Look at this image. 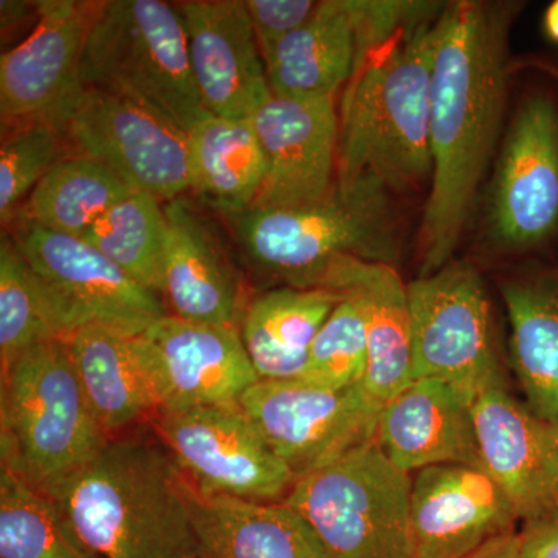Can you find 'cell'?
<instances>
[{"instance_id": "cell-1", "label": "cell", "mask_w": 558, "mask_h": 558, "mask_svg": "<svg viewBox=\"0 0 558 558\" xmlns=\"http://www.w3.org/2000/svg\"><path fill=\"white\" fill-rule=\"evenodd\" d=\"M517 7L459 0L436 20L429 89L433 171L418 233L421 275L450 264L494 156L508 95Z\"/></svg>"}, {"instance_id": "cell-2", "label": "cell", "mask_w": 558, "mask_h": 558, "mask_svg": "<svg viewBox=\"0 0 558 558\" xmlns=\"http://www.w3.org/2000/svg\"><path fill=\"white\" fill-rule=\"evenodd\" d=\"M46 494L97 558H199L190 481L159 439L113 436Z\"/></svg>"}, {"instance_id": "cell-3", "label": "cell", "mask_w": 558, "mask_h": 558, "mask_svg": "<svg viewBox=\"0 0 558 558\" xmlns=\"http://www.w3.org/2000/svg\"><path fill=\"white\" fill-rule=\"evenodd\" d=\"M436 20L422 13L355 62L341 98L337 179L371 180L387 191L417 189L432 179Z\"/></svg>"}, {"instance_id": "cell-4", "label": "cell", "mask_w": 558, "mask_h": 558, "mask_svg": "<svg viewBox=\"0 0 558 558\" xmlns=\"http://www.w3.org/2000/svg\"><path fill=\"white\" fill-rule=\"evenodd\" d=\"M387 193L371 180L336 179L325 197L310 204L226 218L253 266L288 288L318 289L337 260L391 264L396 241Z\"/></svg>"}, {"instance_id": "cell-5", "label": "cell", "mask_w": 558, "mask_h": 558, "mask_svg": "<svg viewBox=\"0 0 558 558\" xmlns=\"http://www.w3.org/2000/svg\"><path fill=\"white\" fill-rule=\"evenodd\" d=\"M109 439L81 387L68 341L28 349L2 374V468L47 492Z\"/></svg>"}, {"instance_id": "cell-6", "label": "cell", "mask_w": 558, "mask_h": 558, "mask_svg": "<svg viewBox=\"0 0 558 558\" xmlns=\"http://www.w3.org/2000/svg\"><path fill=\"white\" fill-rule=\"evenodd\" d=\"M81 84L137 102L186 134L211 116L191 72L178 10L163 0L101 2L84 49Z\"/></svg>"}, {"instance_id": "cell-7", "label": "cell", "mask_w": 558, "mask_h": 558, "mask_svg": "<svg viewBox=\"0 0 558 558\" xmlns=\"http://www.w3.org/2000/svg\"><path fill=\"white\" fill-rule=\"evenodd\" d=\"M411 483L374 439L301 476L282 502L310 523L330 558H411Z\"/></svg>"}, {"instance_id": "cell-8", "label": "cell", "mask_w": 558, "mask_h": 558, "mask_svg": "<svg viewBox=\"0 0 558 558\" xmlns=\"http://www.w3.org/2000/svg\"><path fill=\"white\" fill-rule=\"evenodd\" d=\"M413 379L446 381L475 402L506 387L486 284L475 267L450 263L409 282Z\"/></svg>"}, {"instance_id": "cell-9", "label": "cell", "mask_w": 558, "mask_h": 558, "mask_svg": "<svg viewBox=\"0 0 558 558\" xmlns=\"http://www.w3.org/2000/svg\"><path fill=\"white\" fill-rule=\"evenodd\" d=\"M154 433L202 494L282 502L296 476L238 405L160 410Z\"/></svg>"}, {"instance_id": "cell-10", "label": "cell", "mask_w": 558, "mask_h": 558, "mask_svg": "<svg viewBox=\"0 0 558 558\" xmlns=\"http://www.w3.org/2000/svg\"><path fill=\"white\" fill-rule=\"evenodd\" d=\"M240 407L296 480L376 439L381 405L365 385L259 380Z\"/></svg>"}, {"instance_id": "cell-11", "label": "cell", "mask_w": 558, "mask_h": 558, "mask_svg": "<svg viewBox=\"0 0 558 558\" xmlns=\"http://www.w3.org/2000/svg\"><path fill=\"white\" fill-rule=\"evenodd\" d=\"M57 126L140 193L168 204L190 191L189 134L137 102L83 87Z\"/></svg>"}, {"instance_id": "cell-12", "label": "cell", "mask_w": 558, "mask_h": 558, "mask_svg": "<svg viewBox=\"0 0 558 558\" xmlns=\"http://www.w3.org/2000/svg\"><path fill=\"white\" fill-rule=\"evenodd\" d=\"M488 233L508 250H529L558 231V109L546 95L520 106L498 154L487 199Z\"/></svg>"}, {"instance_id": "cell-13", "label": "cell", "mask_w": 558, "mask_h": 558, "mask_svg": "<svg viewBox=\"0 0 558 558\" xmlns=\"http://www.w3.org/2000/svg\"><path fill=\"white\" fill-rule=\"evenodd\" d=\"M38 21L20 46L0 58V116L3 128L31 121L57 126L83 90L81 64L101 2L46 0Z\"/></svg>"}, {"instance_id": "cell-14", "label": "cell", "mask_w": 558, "mask_h": 558, "mask_svg": "<svg viewBox=\"0 0 558 558\" xmlns=\"http://www.w3.org/2000/svg\"><path fill=\"white\" fill-rule=\"evenodd\" d=\"M134 339L160 410L238 405L260 380L240 329L170 314Z\"/></svg>"}, {"instance_id": "cell-15", "label": "cell", "mask_w": 558, "mask_h": 558, "mask_svg": "<svg viewBox=\"0 0 558 558\" xmlns=\"http://www.w3.org/2000/svg\"><path fill=\"white\" fill-rule=\"evenodd\" d=\"M9 229L33 269L90 323L140 336L170 315L159 295L128 277L83 238L43 229L21 218Z\"/></svg>"}, {"instance_id": "cell-16", "label": "cell", "mask_w": 558, "mask_h": 558, "mask_svg": "<svg viewBox=\"0 0 558 558\" xmlns=\"http://www.w3.org/2000/svg\"><path fill=\"white\" fill-rule=\"evenodd\" d=\"M520 519L501 486L483 468L435 465L413 475L411 558H468Z\"/></svg>"}, {"instance_id": "cell-17", "label": "cell", "mask_w": 558, "mask_h": 558, "mask_svg": "<svg viewBox=\"0 0 558 558\" xmlns=\"http://www.w3.org/2000/svg\"><path fill=\"white\" fill-rule=\"evenodd\" d=\"M174 7L205 108L222 119H252L271 90L245 2L182 0Z\"/></svg>"}, {"instance_id": "cell-18", "label": "cell", "mask_w": 558, "mask_h": 558, "mask_svg": "<svg viewBox=\"0 0 558 558\" xmlns=\"http://www.w3.org/2000/svg\"><path fill=\"white\" fill-rule=\"evenodd\" d=\"M266 156V182L253 208H289L332 190L339 161L336 98L275 97L252 117Z\"/></svg>"}, {"instance_id": "cell-19", "label": "cell", "mask_w": 558, "mask_h": 558, "mask_svg": "<svg viewBox=\"0 0 558 558\" xmlns=\"http://www.w3.org/2000/svg\"><path fill=\"white\" fill-rule=\"evenodd\" d=\"M481 468L508 495L520 523L558 508V422L535 414L506 387L473 402Z\"/></svg>"}, {"instance_id": "cell-20", "label": "cell", "mask_w": 558, "mask_h": 558, "mask_svg": "<svg viewBox=\"0 0 558 558\" xmlns=\"http://www.w3.org/2000/svg\"><path fill=\"white\" fill-rule=\"evenodd\" d=\"M376 442L414 475L435 465L481 468L473 403L446 381L413 379L381 407Z\"/></svg>"}, {"instance_id": "cell-21", "label": "cell", "mask_w": 558, "mask_h": 558, "mask_svg": "<svg viewBox=\"0 0 558 558\" xmlns=\"http://www.w3.org/2000/svg\"><path fill=\"white\" fill-rule=\"evenodd\" d=\"M168 233L163 296L171 315L202 325L240 329L244 288L218 234L185 196L165 204Z\"/></svg>"}, {"instance_id": "cell-22", "label": "cell", "mask_w": 558, "mask_h": 558, "mask_svg": "<svg viewBox=\"0 0 558 558\" xmlns=\"http://www.w3.org/2000/svg\"><path fill=\"white\" fill-rule=\"evenodd\" d=\"M318 289L351 300L365 322L368 373L363 381L381 407L413 380L409 284L391 264L337 260Z\"/></svg>"}, {"instance_id": "cell-23", "label": "cell", "mask_w": 558, "mask_h": 558, "mask_svg": "<svg viewBox=\"0 0 558 558\" xmlns=\"http://www.w3.org/2000/svg\"><path fill=\"white\" fill-rule=\"evenodd\" d=\"M199 558H330L306 520L284 502L207 495L191 486Z\"/></svg>"}, {"instance_id": "cell-24", "label": "cell", "mask_w": 558, "mask_h": 558, "mask_svg": "<svg viewBox=\"0 0 558 558\" xmlns=\"http://www.w3.org/2000/svg\"><path fill=\"white\" fill-rule=\"evenodd\" d=\"M359 58L354 0H325L310 22L279 40L264 58L275 97L336 98Z\"/></svg>"}, {"instance_id": "cell-25", "label": "cell", "mask_w": 558, "mask_h": 558, "mask_svg": "<svg viewBox=\"0 0 558 558\" xmlns=\"http://www.w3.org/2000/svg\"><path fill=\"white\" fill-rule=\"evenodd\" d=\"M134 337L90 323L65 340L84 395L109 438L160 410Z\"/></svg>"}, {"instance_id": "cell-26", "label": "cell", "mask_w": 558, "mask_h": 558, "mask_svg": "<svg viewBox=\"0 0 558 558\" xmlns=\"http://www.w3.org/2000/svg\"><path fill=\"white\" fill-rule=\"evenodd\" d=\"M340 301L332 290L286 286L247 304L240 332L259 379H299L315 337Z\"/></svg>"}, {"instance_id": "cell-27", "label": "cell", "mask_w": 558, "mask_h": 558, "mask_svg": "<svg viewBox=\"0 0 558 558\" xmlns=\"http://www.w3.org/2000/svg\"><path fill=\"white\" fill-rule=\"evenodd\" d=\"M510 325V363L524 403L558 422V270L512 279L501 288Z\"/></svg>"}, {"instance_id": "cell-28", "label": "cell", "mask_w": 558, "mask_h": 558, "mask_svg": "<svg viewBox=\"0 0 558 558\" xmlns=\"http://www.w3.org/2000/svg\"><path fill=\"white\" fill-rule=\"evenodd\" d=\"M190 191L223 216L253 208L266 182V156L252 119L208 116L189 132Z\"/></svg>"}, {"instance_id": "cell-29", "label": "cell", "mask_w": 558, "mask_h": 558, "mask_svg": "<svg viewBox=\"0 0 558 558\" xmlns=\"http://www.w3.org/2000/svg\"><path fill=\"white\" fill-rule=\"evenodd\" d=\"M89 318L51 288L14 244L0 240V360L2 374L28 349L68 340Z\"/></svg>"}, {"instance_id": "cell-30", "label": "cell", "mask_w": 558, "mask_h": 558, "mask_svg": "<svg viewBox=\"0 0 558 558\" xmlns=\"http://www.w3.org/2000/svg\"><path fill=\"white\" fill-rule=\"evenodd\" d=\"M134 193L132 186L100 161L75 154L44 178L17 218L81 238L110 208Z\"/></svg>"}, {"instance_id": "cell-31", "label": "cell", "mask_w": 558, "mask_h": 558, "mask_svg": "<svg viewBox=\"0 0 558 558\" xmlns=\"http://www.w3.org/2000/svg\"><path fill=\"white\" fill-rule=\"evenodd\" d=\"M168 233L163 202L135 191L81 238L100 250L128 277L160 296L165 290Z\"/></svg>"}, {"instance_id": "cell-32", "label": "cell", "mask_w": 558, "mask_h": 558, "mask_svg": "<svg viewBox=\"0 0 558 558\" xmlns=\"http://www.w3.org/2000/svg\"><path fill=\"white\" fill-rule=\"evenodd\" d=\"M0 558H97L60 506L9 468L0 472Z\"/></svg>"}, {"instance_id": "cell-33", "label": "cell", "mask_w": 558, "mask_h": 558, "mask_svg": "<svg viewBox=\"0 0 558 558\" xmlns=\"http://www.w3.org/2000/svg\"><path fill=\"white\" fill-rule=\"evenodd\" d=\"M64 132L50 121H31L3 132L0 145V219L10 227L36 186L68 159Z\"/></svg>"}, {"instance_id": "cell-34", "label": "cell", "mask_w": 558, "mask_h": 558, "mask_svg": "<svg viewBox=\"0 0 558 558\" xmlns=\"http://www.w3.org/2000/svg\"><path fill=\"white\" fill-rule=\"evenodd\" d=\"M368 363L365 322L359 307L341 296L315 337L299 380L325 388H351L365 381Z\"/></svg>"}, {"instance_id": "cell-35", "label": "cell", "mask_w": 558, "mask_h": 558, "mask_svg": "<svg viewBox=\"0 0 558 558\" xmlns=\"http://www.w3.org/2000/svg\"><path fill=\"white\" fill-rule=\"evenodd\" d=\"M250 21L260 54L264 58L274 50L279 40L303 27L311 21L319 2L314 0H247Z\"/></svg>"}, {"instance_id": "cell-36", "label": "cell", "mask_w": 558, "mask_h": 558, "mask_svg": "<svg viewBox=\"0 0 558 558\" xmlns=\"http://www.w3.org/2000/svg\"><path fill=\"white\" fill-rule=\"evenodd\" d=\"M519 537L524 558H558V508L521 523Z\"/></svg>"}, {"instance_id": "cell-37", "label": "cell", "mask_w": 558, "mask_h": 558, "mask_svg": "<svg viewBox=\"0 0 558 558\" xmlns=\"http://www.w3.org/2000/svg\"><path fill=\"white\" fill-rule=\"evenodd\" d=\"M468 558H524L521 553L519 531L499 535Z\"/></svg>"}, {"instance_id": "cell-38", "label": "cell", "mask_w": 558, "mask_h": 558, "mask_svg": "<svg viewBox=\"0 0 558 558\" xmlns=\"http://www.w3.org/2000/svg\"><path fill=\"white\" fill-rule=\"evenodd\" d=\"M543 32L549 40L558 44V0L549 3L545 14H543Z\"/></svg>"}, {"instance_id": "cell-39", "label": "cell", "mask_w": 558, "mask_h": 558, "mask_svg": "<svg viewBox=\"0 0 558 558\" xmlns=\"http://www.w3.org/2000/svg\"><path fill=\"white\" fill-rule=\"evenodd\" d=\"M553 73H554V75L557 76V80H558V69H553Z\"/></svg>"}]
</instances>
